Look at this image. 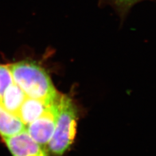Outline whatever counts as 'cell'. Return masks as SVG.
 <instances>
[{
	"instance_id": "6da1fadb",
	"label": "cell",
	"mask_w": 156,
	"mask_h": 156,
	"mask_svg": "<svg viewBox=\"0 0 156 156\" xmlns=\"http://www.w3.org/2000/svg\"><path fill=\"white\" fill-rule=\"evenodd\" d=\"M13 82L27 97L37 99L51 106L57 103L61 94L58 93L47 72L31 61H21L9 65Z\"/></svg>"
},
{
	"instance_id": "7a4b0ae2",
	"label": "cell",
	"mask_w": 156,
	"mask_h": 156,
	"mask_svg": "<svg viewBox=\"0 0 156 156\" xmlns=\"http://www.w3.org/2000/svg\"><path fill=\"white\" fill-rule=\"evenodd\" d=\"M56 109L54 133L48 144L53 155L61 156L66 152L74 140L77 110L72 100L66 95L60 96Z\"/></svg>"
},
{
	"instance_id": "3957f363",
	"label": "cell",
	"mask_w": 156,
	"mask_h": 156,
	"mask_svg": "<svg viewBox=\"0 0 156 156\" xmlns=\"http://www.w3.org/2000/svg\"><path fill=\"white\" fill-rule=\"evenodd\" d=\"M57 103L50 106L41 117L26 126L29 136L41 146L48 144L54 133Z\"/></svg>"
},
{
	"instance_id": "277c9868",
	"label": "cell",
	"mask_w": 156,
	"mask_h": 156,
	"mask_svg": "<svg viewBox=\"0 0 156 156\" xmlns=\"http://www.w3.org/2000/svg\"><path fill=\"white\" fill-rule=\"evenodd\" d=\"M3 139L13 156H48L42 146L29 136L26 129Z\"/></svg>"
},
{
	"instance_id": "5b68a950",
	"label": "cell",
	"mask_w": 156,
	"mask_h": 156,
	"mask_svg": "<svg viewBox=\"0 0 156 156\" xmlns=\"http://www.w3.org/2000/svg\"><path fill=\"white\" fill-rule=\"evenodd\" d=\"M50 107V106L46 105L42 101L27 96L20 107L16 116L26 127L41 117Z\"/></svg>"
},
{
	"instance_id": "8992f818",
	"label": "cell",
	"mask_w": 156,
	"mask_h": 156,
	"mask_svg": "<svg viewBox=\"0 0 156 156\" xmlns=\"http://www.w3.org/2000/svg\"><path fill=\"white\" fill-rule=\"evenodd\" d=\"M26 127L17 116L11 113L0 104V135L3 138L18 134Z\"/></svg>"
},
{
	"instance_id": "52a82bcc",
	"label": "cell",
	"mask_w": 156,
	"mask_h": 156,
	"mask_svg": "<svg viewBox=\"0 0 156 156\" xmlns=\"http://www.w3.org/2000/svg\"><path fill=\"white\" fill-rule=\"evenodd\" d=\"M26 97V94L20 88L13 83L5 91L0 104L7 111L16 116Z\"/></svg>"
},
{
	"instance_id": "ba28073f",
	"label": "cell",
	"mask_w": 156,
	"mask_h": 156,
	"mask_svg": "<svg viewBox=\"0 0 156 156\" xmlns=\"http://www.w3.org/2000/svg\"><path fill=\"white\" fill-rule=\"evenodd\" d=\"M13 83L9 65H0V102L5 91Z\"/></svg>"
},
{
	"instance_id": "9c48e42d",
	"label": "cell",
	"mask_w": 156,
	"mask_h": 156,
	"mask_svg": "<svg viewBox=\"0 0 156 156\" xmlns=\"http://www.w3.org/2000/svg\"><path fill=\"white\" fill-rule=\"evenodd\" d=\"M139 1H140V0H115V2L118 3L119 5L124 7L131 6Z\"/></svg>"
}]
</instances>
